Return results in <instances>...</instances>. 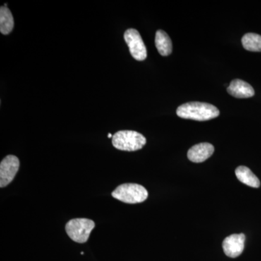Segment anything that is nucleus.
<instances>
[{"mask_svg":"<svg viewBox=\"0 0 261 261\" xmlns=\"http://www.w3.org/2000/svg\"><path fill=\"white\" fill-rule=\"evenodd\" d=\"M243 47L246 50L261 51V36L254 33H248L242 39Z\"/></svg>","mask_w":261,"mask_h":261,"instance_id":"13","label":"nucleus"},{"mask_svg":"<svg viewBox=\"0 0 261 261\" xmlns=\"http://www.w3.org/2000/svg\"><path fill=\"white\" fill-rule=\"evenodd\" d=\"M124 39L132 57L137 61H145L147 56V48L138 31L128 29L124 33Z\"/></svg>","mask_w":261,"mask_h":261,"instance_id":"5","label":"nucleus"},{"mask_svg":"<svg viewBox=\"0 0 261 261\" xmlns=\"http://www.w3.org/2000/svg\"><path fill=\"white\" fill-rule=\"evenodd\" d=\"M214 152V147L207 142L197 144L189 149L187 157L193 163H202L208 159Z\"/></svg>","mask_w":261,"mask_h":261,"instance_id":"8","label":"nucleus"},{"mask_svg":"<svg viewBox=\"0 0 261 261\" xmlns=\"http://www.w3.org/2000/svg\"><path fill=\"white\" fill-rule=\"evenodd\" d=\"M20 168V161L16 156H6L0 163V187L8 186L14 179Z\"/></svg>","mask_w":261,"mask_h":261,"instance_id":"6","label":"nucleus"},{"mask_svg":"<svg viewBox=\"0 0 261 261\" xmlns=\"http://www.w3.org/2000/svg\"><path fill=\"white\" fill-rule=\"evenodd\" d=\"M94 227L95 223L92 220L74 219L70 220L65 225V231L75 243H85Z\"/></svg>","mask_w":261,"mask_h":261,"instance_id":"4","label":"nucleus"},{"mask_svg":"<svg viewBox=\"0 0 261 261\" xmlns=\"http://www.w3.org/2000/svg\"><path fill=\"white\" fill-rule=\"evenodd\" d=\"M155 47L162 56H168L172 53V42L167 33L159 30L155 34Z\"/></svg>","mask_w":261,"mask_h":261,"instance_id":"10","label":"nucleus"},{"mask_svg":"<svg viewBox=\"0 0 261 261\" xmlns=\"http://www.w3.org/2000/svg\"><path fill=\"white\" fill-rule=\"evenodd\" d=\"M14 27V19L9 8L2 6L0 8V32L8 35Z\"/></svg>","mask_w":261,"mask_h":261,"instance_id":"12","label":"nucleus"},{"mask_svg":"<svg viewBox=\"0 0 261 261\" xmlns=\"http://www.w3.org/2000/svg\"><path fill=\"white\" fill-rule=\"evenodd\" d=\"M146 142L145 137L135 130H119L113 136L112 138L113 147L119 150L128 152L142 149L146 145Z\"/></svg>","mask_w":261,"mask_h":261,"instance_id":"2","label":"nucleus"},{"mask_svg":"<svg viewBox=\"0 0 261 261\" xmlns=\"http://www.w3.org/2000/svg\"><path fill=\"white\" fill-rule=\"evenodd\" d=\"M176 114L185 119L205 121L217 118L220 111L216 106L209 103L190 102L180 106L176 110Z\"/></svg>","mask_w":261,"mask_h":261,"instance_id":"1","label":"nucleus"},{"mask_svg":"<svg viewBox=\"0 0 261 261\" xmlns=\"http://www.w3.org/2000/svg\"><path fill=\"white\" fill-rule=\"evenodd\" d=\"M237 177L242 183L247 186L258 188L260 186V180L252 172L250 168L246 166H239L235 171Z\"/></svg>","mask_w":261,"mask_h":261,"instance_id":"11","label":"nucleus"},{"mask_svg":"<svg viewBox=\"0 0 261 261\" xmlns=\"http://www.w3.org/2000/svg\"><path fill=\"white\" fill-rule=\"evenodd\" d=\"M108 138H113V136L111 134H109V135H108Z\"/></svg>","mask_w":261,"mask_h":261,"instance_id":"14","label":"nucleus"},{"mask_svg":"<svg viewBox=\"0 0 261 261\" xmlns=\"http://www.w3.org/2000/svg\"><path fill=\"white\" fill-rule=\"evenodd\" d=\"M227 92L236 98L252 97L255 94V91L252 86L240 80H233L228 87Z\"/></svg>","mask_w":261,"mask_h":261,"instance_id":"9","label":"nucleus"},{"mask_svg":"<svg viewBox=\"0 0 261 261\" xmlns=\"http://www.w3.org/2000/svg\"><path fill=\"white\" fill-rule=\"evenodd\" d=\"M245 235L234 233L227 237L223 242V250L228 257L231 258L240 256L245 248Z\"/></svg>","mask_w":261,"mask_h":261,"instance_id":"7","label":"nucleus"},{"mask_svg":"<svg viewBox=\"0 0 261 261\" xmlns=\"http://www.w3.org/2000/svg\"><path fill=\"white\" fill-rule=\"evenodd\" d=\"M112 196L116 200L125 203H140L147 200L148 192L145 187L138 184H123L117 187L112 192Z\"/></svg>","mask_w":261,"mask_h":261,"instance_id":"3","label":"nucleus"}]
</instances>
